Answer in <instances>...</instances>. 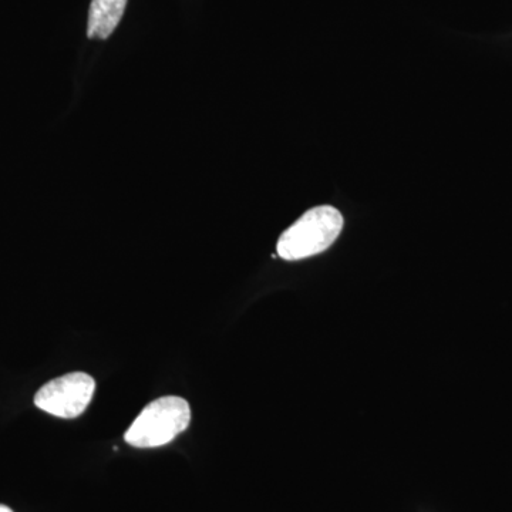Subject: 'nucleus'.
<instances>
[{"instance_id": "obj_3", "label": "nucleus", "mask_w": 512, "mask_h": 512, "mask_svg": "<svg viewBox=\"0 0 512 512\" xmlns=\"http://www.w3.org/2000/svg\"><path fill=\"white\" fill-rule=\"evenodd\" d=\"M96 389L92 376L86 373H69L40 387L35 404L43 412L60 417L76 419L87 409Z\"/></svg>"}, {"instance_id": "obj_5", "label": "nucleus", "mask_w": 512, "mask_h": 512, "mask_svg": "<svg viewBox=\"0 0 512 512\" xmlns=\"http://www.w3.org/2000/svg\"><path fill=\"white\" fill-rule=\"evenodd\" d=\"M0 512H13V511L10 510L9 507H6V505L0 504Z\"/></svg>"}, {"instance_id": "obj_4", "label": "nucleus", "mask_w": 512, "mask_h": 512, "mask_svg": "<svg viewBox=\"0 0 512 512\" xmlns=\"http://www.w3.org/2000/svg\"><path fill=\"white\" fill-rule=\"evenodd\" d=\"M127 0H93L89 10L87 36L90 39H107L119 26L126 10Z\"/></svg>"}, {"instance_id": "obj_2", "label": "nucleus", "mask_w": 512, "mask_h": 512, "mask_svg": "<svg viewBox=\"0 0 512 512\" xmlns=\"http://www.w3.org/2000/svg\"><path fill=\"white\" fill-rule=\"evenodd\" d=\"M191 421L190 404L183 397L165 396L144 407L126 431L124 440L137 448L165 446L183 433Z\"/></svg>"}, {"instance_id": "obj_1", "label": "nucleus", "mask_w": 512, "mask_h": 512, "mask_svg": "<svg viewBox=\"0 0 512 512\" xmlns=\"http://www.w3.org/2000/svg\"><path fill=\"white\" fill-rule=\"evenodd\" d=\"M343 225L345 220L336 208L330 205L312 208L281 235L276 252L285 261H301L322 254L338 239Z\"/></svg>"}]
</instances>
